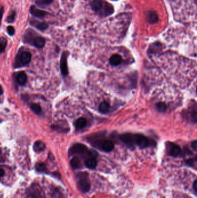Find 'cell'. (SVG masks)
<instances>
[{
  "label": "cell",
  "mask_w": 197,
  "mask_h": 198,
  "mask_svg": "<svg viewBox=\"0 0 197 198\" xmlns=\"http://www.w3.org/2000/svg\"><path fill=\"white\" fill-rule=\"evenodd\" d=\"M91 7L94 12L101 16H109L114 12L113 7L103 0H93Z\"/></svg>",
  "instance_id": "1"
},
{
  "label": "cell",
  "mask_w": 197,
  "mask_h": 198,
  "mask_svg": "<svg viewBox=\"0 0 197 198\" xmlns=\"http://www.w3.org/2000/svg\"><path fill=\"white\" fill-rule=\"evenodd\" d=\"M77 184L79 189L83 193L88 192L91 187L89 174L87 172H80L76 174Z\"/></svg>",
  "instance_id": "2"
},
{
  "label": "cell",
  "mask_w": 197,
  "mask_h": 198,
  "mask_svg": "<svg viewBox=\"0 0 197 198\" xmlns=\"http://www.w3.org/2000/svg\"><path fill=\"white\" fill-rule=\"evenodd\" d=\"M26 198H46L45 193L41 186L37 183L31 184L26 190Z\"/></svg>",
  "instance_id": "3"
},
{
  "label": "cell",
  "mask_w": 197,
  "mask_h": 198,
  "mask_svg": "<svg viewBox=\"0 0 197 198\" xmlns=\"http://www.w3.org/2000/svg\"><path fill=\"white\" fill-rule=\"evenodd\" d=\"M31 54L28 52L24 51L20 53L16 58V66H19L20 67L21 66L27 65L31 61Z\"/></svg>",
  "instance_id": "4"
},
{
  "label": "cell",
  "mask_w": 197,
  "mask_h": 198,
  "mask_svg": "<svg viewBox=\"0 0 197 198\" xmlns=\"http://www.w3.org/2000/svg\"><path fill=\"white\" fill-rule=\"evenodd\" d=\"M88 148L83 144L78 143L74 145L69 151L70 155H83L89 152Z\"/></svg>",
  "instance_id": "5"
},
{
  "label": "cell",
  "mask_w": 197,
  "mask_h": 198,
  "mask_svg": "<svg viewBox=\"0 0 197 198\" xmlns=\"http://www.w3.org/2000/svg\"><path fill=\"white\" fill-rule=\"evenodd\" d=\"M120 139L129 148L134 149L135 145L134 135L131 133H125L120 136Z\"/></svg>",
  "instance_id": "6"
},
{
  "label": "cell",
  "mask_w": 197,
  "mask_h": 198,
  "mask_svg": "<svg viewBox=\"0 0 197 198\" xmlns=\"http://www.w3.org/2000/svg\"><path fill=\"white\" fill-rule=\"evenodd\" d=\"M135 143L141 148H146L150 146V140L142 135H134Z\"/></svg>",
  "instance_id": "7"
},
{
  "label": "cell",
  "mask_w": 197,
  "mask_h": 198,
  "mask_svg": "<svg viewBox=\"0 0 197 198\" xmlns=\"http://www.w3.org/2000/svg\"><path fill=\"white\" fill-rule=\"evenodd\" d=\"M67 56L68 53L64 52L62 54L60 61V69L61 70V73L64 76H67L68 73L67 66Z\"/></svg>",
  "instance_id": "8"
},
{
  "label": "cell",
  "mask_w": 197,
  "mask_h": 198,
  "mask_svg": "<svg viewBox=\"0 0 197 198\" xmlns=\"http://www.w3.org/2000/svg\"><path fill=\"white\" fill-rule=\"evenodd\" d=\"M168 151L169 155L173 157L178 156L181 152V148L179 146L171 143H169L168 144Z\"/></svg>",
  "instance_id": "9"
},
{
  "label": "cell",
  "mask_w": 197,
  "mask_h": 198,
  "mask_svg": "<svg viewBox=\"0 0 197 198\" xmlns=\"http://www.w3.org/2000/svg\"><path fill=\"white\" fill-rule=\"evenodd\" d=\"M31 14L36 18H43L47 13L44 11L40 10L37 9L35 6H31L30 8Z\"/></svg>",
  "instance_id": "10"
},
{
  "label": "cell",
  "mask_w": 197,
  "mask_h": 198,
  "mask_svg": "<svg viewBox=\"0 0 197 198\" xmlns=\"http://www.w3.org/2000/svg\"><path fill=\"white\" fill-rule=\"evenodd\" d=\"M86 167L90 169H94L97 166V160L95 157H89L85 162Z\"/></svg>",
  "instance_id": "11"
},
{
  "label": "cell",
  "mask_w": 197,
  "mask_h": 198,
  "mask_svg": "<svg viewBox=\"0 0 197 198\" xmlns=\"http://www.w3.org/2000/svg\"><path fill=\"white\" fill-rule=\"evenodd\" d=\"M101 148L104 151L106 152H110L112 151L114 149V145L112 142L106 140L102 143L101 145Z\"/></svg>",
  "instance_id": "12"
},
{
  "label": "cell",
  "mask_w": 197,
  "mask_h": 198,
  "mask_svg": "<svg viewBox=\"0 0 197 198\" xmlns=\"http://www.w3.org/2000/svg\"><path fill=\"white\" fill-rule=\"evenodd\" d=\"M121 61H122L121 56L118 54H113L109 59V62L110 64L113 66H117L119 65L121 63Z\"/></svg>",
  "instance_id": "13"
},
{
  "label": "cell",
  "mask_w": 197,
  "mask_h": 198,
  "mask_svg": "<svg viewBox=\"0 0 197 198\" xmlns=\"http://www.w3.org/2000/svg\"><path fill=\"white\" fill-rule=\"evenodd\" d=\"M71 165L74 169H78L82 167V162L80 158L78 156H74L70 162Z\"/></svg>",
  "instance_id": "14"
},
{
  "label": "cell",
  "mask_w": 197,
  "mask_h": 198,
  "mask_svg": "<svg viewBox=\"0 0 197 198\" xmlns=\"http://www.w3.org/2000/svg\"><path fill=\"white\" fill-rule=\"evenodd\" d=\"M45 148H46V146L45 143L41 141L36 142L33 146V149L36 152H42L44 151Z\"/></svg>",
  "instance_id": "15"
},
{
  "label": "cell",
  "mask_w": 197,
  "mask_h": 198,
  "mask_svg": "<svg viewBox=\"0 0 197 198\" xmlns=\"http://www.w3.org/2000/svg\"><path fill=\"white\" fill-rule=\"evenodd\" d=\"M110 106L108 102L106 101H104L99 105V110L101 113L106 114L109 112L110 110Z\"/></svg>",
  "instance_id": "16"
},
{
  "label": "cell",
  "mask_w": 197,
  "mask_h": 198,
  "mask_svg": "<svg viewBox=\"0 0 197 198\" xmlns=\"http://www.w3.org/2000/svg\"><path fill=\"white\" fill-rule=\"evenodd\" d=\"M32 43L35 47L38 48H42L44 46L45 44V40L43 37H38L34 39Z\"/></svg>",
  "instance_id": "17"
},
{
  "label": "cell",
  "mask_w": 197,
  "mask_h": 198,
  "mask_svg": "<svg viewBox=\"0 0 197 198\" xmlns=\"http://www.w3.org/2000/svg\"><path fill=\"white\" fill-rule=\"evenodd\" d=\"M148 21L151 24H155L158 21V17L157 14L154 11H150L148 14Z\"/></svg>",
  "instance_id": "18"
},
{
  "label": "cell",
  "mask_w": 197,
  "mask_h": 198,
  "mask_svg": "<svg viewBox=\"0 0 197 198\" xmlns=\"http://www.w3.org/2000/svg\"><path fill=\"white\" fill-rule=\"evenodd\" d=\"M17 81L20 85H24L27 80V77L25 73L24 72H20L18 74L17 78H16Z\"/></svg>",
  "instance_id": "19"
},
{
  "label": "cell",
  "mask_w": 197,
  "mask_h": 198,
  "mask_svg": "<svg viewBox=\"0 0 197 198\" xmlns=\"http://www.w3.org/2000/svg\"><path fill=\"white\" fill-rule=\"evenodd\" d=\"M86 125V120L84 118H80L76 121L75 126L78 129H83Z\"/></svg>",
  "instance_id": "20"
},
{
  "label": "cell",
  "mask_w": 197,
  "mask_h": 198,
  "mask_svg": "<svg viewBox=\"0 0 197 198\" xmlns=\"http://www.w3.org/2000/svg\"><path fill=\"white\" fill-rule=\"evenodd\" d=\"M36 169L38 171L41 173H45L47 171L46 166L43 163H38L36 165Z\"/></svg>",
  "instance_id": "21"
},
{
  "label": "cell",
  "mask_w": 197,
  "mask_h": 198,
  "mask_svg": "<svg viewBox=\"0 0 197 198\" xmlns=\"http://www.w3.org/2000/svg\"><path fill=\"white\" fill-rule=\"evenodd\" d=\"M30 108L31 110L37 114H39L41 112V111H42L41 107L38 104H36V103L32 104L30 106Z\"/></svg>",
  "instance_id": "22"
},
{
  "label": "cell",
  "mask_w": 197,
  "mask_h": 198,
  "mask_svg": "<svg viewBox=\"0 0 197 198\" xmlns=\"http://www.w3.org/2000/svg\"><path fill=\"white\" fill-rule=\"evenodd\" d=\"M7 45V40L4 37H0V52H3Z\"/></svg>",
  "instance_id": "23"
},
{
  "label": "cell",
  "mask_w": 197,
  "mask_h": 198,
  "mask_svg": "<svg viewBox=\"0 0 197 198\" xmlns=\"http://www.w3.org/2000/svg\"><path fill=\"white\" fill-rule=\"evenodd\" d=\"M156 107H157V110L161 112H164L167 109V107L166 104L162 102L158 103L156 105Z\"/></svg>",
  "instance_id": "24"
},
{
  "label": "cell",
  "mask_w": 197,
  "mask_h": 198,
  "mask_svg": "<svg viewBox=\"0 0 197 198\" xmlns=\"http://www.w3.org/2000/svg\"><path fill=\"white\" fill-rule=\"evenodd\" d=\"M53 2V0H35V3L37 5L40 6L48 5Z\"/></svg>",
  "instance_id": "25"
},
{
  "label": "cell",
  "mask_w": 197,
  "mask_h": 198,
  "mask_svg": "<svg viewBox=\"0 0 197 198\" xmlns=\"http://www.w3.org/2000/svg\"><path fill=\"white\" fill-rule=\"evenodd\" d=\"M196 163V156L194 158H191V159H189L185 161V163L187 164V165H188L189 166H191V167L195 166Z\"/></svg>",
  "instance_id": "26"
},
{
  "label": "cell",
  "mask_w": 197,
  "mask_h": 198,
  "mask_svg": "<svg viewBox=\"0 0 197 198\" xmlns=\"http://www.w3.org/2000/svg\"><path fill=\"white\" fill-rule=\"evenodd\" d=\"M37 28L41 31H44L47 28V24L45 23H39L37 26Z\"/></svg>",
  "instance_id": "27"
},
{
  "label": "cell",
  "mask_w": 197,
  "mask_h": 198,
  "mask_svg": "<svg viewBox=\"0 0 197 198\" xmlns=\"http://www.w3.org/2000/svg\"><path fill=\"white\" fill-rule=\"evenodd\" d=\"M15 16H16V12H13L12 13L11 15H10L8 18H7V22L9 23H12L14 22L15 20Z\"/></svg>",
  "instance_id": "28"
},
{
  "label": "cell",
  "mask_w": 197,
  "mask_h": 198,
  "mask_svg": "<svg viewBox=\"0 0 197 198\" xmlns=\"http://www.w3.org/2000/svg\"><path fill=\"white\" fill-rule=\"evenodd\" d=\"M7 31L9 35H14L15 34V29L12 26H8L7 28Z\"/></svg>",
  "instance_id": "29"
},
{
  "label": "cell",
  "mask_w": 197,
  "mask_h": 198,
  "mask_svg": "<svg viewBox=\"0 0 197 198\" xmlns=\"http://www.w3.org/2000/svg\"><path fill=\"white\" fill-rule=\"evenodd\" d=\"M191 147L195 151H196V150H197V142L196 140L192 142V143H191Z\"/></svg>",
  "instance_id": "30"
},
{
  "label": "cell",
  "mask_w": 197,
  "mask_h": 198,
  "mask_svg": "<svg viewBox=\"0 0 197 198\" xmlns=\"http://www.w3.org/2000/svg\"><path fill=\"white\" fill-rule=\"evenodd\" d=\"M4 7H1V8H0V24H1V22L2 18L4 15Z\"/></svg>",
  "instance_id": "31"
},
{
  "label": "cell",
  "mask_w": 197,
  "mask_h": 198,
  "mask_svg": "<svg viewBox=\"0 0 197 198\" xmlns=\"http://www.w3.org/2000/svg\"><path fill=\"white\" fill-rule=\"evenodd\" d=\"M192 187H193V189H194V191L196 192V191H197V181L195 180L193 183V185H192Z\"/></svg>",
  "instance_id": "32"
},
{
  "label": "cell",
  "mask_w": 197,
  "mask_h": 198,
  "mask_svg": "<svg viewBox=\"0 0 197 198\" xmlns=\"http://www.w3.org/2000/svg\"><path fill=\"white\" fill-rule=\"evenodd\" d=\"M4 173H4V170L3 169H1V168H0V178H2L4 176Z\"/></svg>",
  "instance_id": "33"
},
{
  "label": "cell",
  "mask_w": 197,
  "mask_h": 198,
  "mask_svg": "<svg viewBox=\"0 0 197 198\" xmlns=\"http://www.w3.org/2000/svg\"><path fill=\"white\" fill-rule=\"evenodd\" d=\"M3 93V90L1 85H0V95H1Z\"/></svg>",
  "instance_id": "34"
},
{
  "label": "cell",
  "mask_w": 197,
  "mask_h": 198,
  "mask_svg": "<svg viewBox=\"0 0 197 198\" xmlns=\"http://www.w3.org/2000/svg\"><path fill=\"white\" fill-rule=\"evenodd\" d=\"M1 149H0V154H1Z\"/></svg>",
  "instance_id": "35"
}]
</instances>
